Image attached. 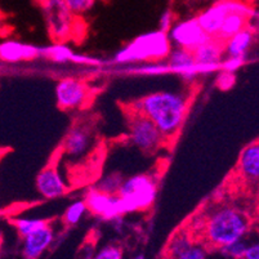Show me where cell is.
I'll list each match as a JSON object with an SVG mask.
<instances>
[{"label":"cell","mask_w":259,"mask_h":259,"mask_svg":"<svg viewBox=\"0 0 259 259\" xmlns=\"http://www.w3.org/2000/svg\"><path fill=\"white\" fill-rule=\"evenodd\" d=\"M137 112L147 117L164 136L176 133L187 114V100L171 92L148 94L137 102Z\"/></svg>","instance_id":"cell-1"},{"label":"cell","mask_w":259,"mask_h":259,"mask_svg":"<svg viewBox=\"0 0 259 259\" xmlns=\"http://www.w3.org/2000/svg\"><path fill=\"white\" fill-rule=\"evenodd\" d=\"M249 231V221L244 213L234 208H222L211 214L205 225V236L213 246L222 248L244 239Z\"/></svg>","instance_id":"cell-2"},{"label":"cell","mask_w":259,"mask_h":259,"mask_svg":"<svg viewBox=\"0 0 259 259\" xmlns=\"http://www.w3.org/2000/svg\"><path fill=\"white\" fill-rule=\"evenodd\" d=\"M170 51L168 35L157 30L136 37L116 54L115 61L119 63L159 61L168 57Z\"/></svg>","instance_id":"cell-3"},{"label":"cell","mask_w":259,"mask_h":259,"mask_svg":"<svg viewBox=\"0 0 259 259\" xmlns=\"http://www.w3.org/2000/svg\"><path fill=\"white\" fill-rule=\"evenodd\" d=\"M156 183L147 174L131 177L124 181L119 190L120 202H121L122 213L145 210L154 204L156 199Z\"/></svg>","instance_id":"cell-4"},{"label":"cell","mask_w":259,"mask_h":259,"mask_svg":"<svg viewBox=\"0 0 259 259\" xmlns=\"http://www.w3.org/2000/svg\"><path fill=\"white\" fill-rule=\"evenodd\" d=\"M168 34L169 40L177 44L178 48L190 52H194L200 46L213 39L202 31L196 18H191V20L176 23Z\"/></svg>","instance_id":"cell-5"},{"label":"cell","mask_w":259,"mask_h":259,"mask_svg":"<svg viewBox=\"0 0 259 259\" xmlns=\"http://www.w3.org/2000/svg\"><path fill=\"white\" fill-rule=\"evenodd\" d=\"M129 129H131V138L134 145L145 152L155 151L164 138L156 126L141 114H137L131 120Z\"/></svg>","instance_id":"cell-6"},{"label":"cell","mask_w":259,"mask_h":259,"mask_svg":"<svg viewBox=\"0 0 259 259\" xmlns=\"http://www.w3.org/2000/svg\"><path fill=\"white\" fill-rule=\"evenodd\" d=\"M87 206V210L92 211L96 215L101 217L106 221H112L122 215L121 202L119 196H112L105 192H101L97 188H91L83 200Z\"/></svg>","instance_id":"cell-7"},{"label":"cell","mask_w":259,"mask_h":259,"mask_svg":"<svg viewBox=\"0 0 259 259\" xmlns=\"http://www.w3.org/2000/svg\"><path fill=\"white\" fill-rule=\"evenodd\" d=\"M88 87L84 81L74 77H66L58 81L56 97L61 108L71 110L83 106L88 98Z\"/></svg>","instance_id":"cell-8"},{"label":"cell","mask_w":259,"mask_h":259,"mask_svg":"<svg viewBox=\"0 0 259 259\" xmlns=\"http://www.w3.org/2000/svg\"><path fill=\"white\" fill-rule=\"evenodd\" d=\"M244 7V4L235 3V2H220V3L213 4L210 8L202 12L196 20L202 31L205 32L208 36L213 37L218 35L223 21L231 12L239 11Z\"/></svg>","instance_id":"cell-9"},{"label":"cell","mask_w":259,"mask_h":259,"mask_svg":"<svg viewBox=\"0 0 259 259\" xmlns=\"http://www.w3.org/2000/svg\"><path fill=\"white\" fill-rule=\"evenodd\" d=\"M223 49H225V47L221 44L220 40L210 39L205 44H202L192 52L195 63L201 67L202 74L221 70Z\"/></svg>","instance_id":"cell-10"},{"label":"cell","mask_w":259,"mask_h":259,"mask_svg":"<svg viewBox=\"0 0 259 259\" xmlns=\"http://www.w3.org/2000/svg\"><path fill=\"white\" fill-rule=\"evenodd\" d=\"M168 58L169 71L180 72L185 79H192L196 75L202 74L201 67L195 63L192 52L181 48L174 49L170 51Z\"/></svg>","instance_id":"cell-11"},{"label":"cell","mask_w":259,"mask_h":259,"mask_svg":"<svg viewBox=\"0 0 259 259\" xmlns=\"http://www.w3.org/2000/svg\"><path fill=\"white\" fill-rule=\"evenodd\" d=\"M36 188L46 199H56L66 192V186L58 174L57 169L48 166L43 169L36 177Z\"/></svg>","instance_id":"cell-12"},{"label":"cell","mask_w":259,"mask_h":259,"mask_svg":"<svg viewBox=\"0 0 259 259\" xmlns=\"http://www.w3.org/2000/svg\"><path fill=\"white\" fill-rule=\"evenodd\" d=\"M53 236V228L47 226L34 234L23 237L22 254L25 259H39L52 244Z\"/></svg>","instance_id":"cell-13"},{"label":"cell","mask_w":259,"mask_h":259,"mask_svg":"<svg viewBox=\"0 0 259 259\" xmlns=\"http://www.w3.org/2000/svg\"><path fill=\"white\" fill-rule=\"evenodd\" d=\"M251 16V9L249 7L245 6L244 8L239 9V11L231 12L230 15L225 18L222 26H221L220 32L215 36L217 40H222V41H227L231 36H234L235 34L240 32L246 27V21Z\"/></svg>","instance_id":"cell-14"},{"label":"cell","mask_w":259,"mask_h":259,"mask_svg":"<svg viewBox=\"0 0 259 259\" xmlns=\"http://www.w3.org/2000/svg\"><path fill=\"white\" fill-rule=\"evenodd\" d=\"M40 51L32 46L18 43V41H4L0 44V58L6 62H20L23 60H32Z\"/></svg>","instance_id":"cell-15"},{"label":"cell","mask_w":259,"mask_h":259,"mask_svg":"<svg viewBox=\"0 0 259 259\" xmlns=\"http://www.w3.org/2000/svg\"><path fill=\"white\" fill-rule=\"evenodd\" d=\"M254 40L253 31L248 27H245L240 32L235 34L234 36H231L230 39L226 41V51L228 53L230 58H242L244 60L245 53L250 48L251 43Z\"/></svg>","instance_id":"cell-16"},{"label":"cell","mask_w":259,"mask_h":259,"mask_svg":"<svg viewBox=\"0 0 259 259\" xmlns=\"http://www.w3.org/2000/svg\"><path fill=\"white\" fill-rule=\"evenodd\" d=\"M240 170L248 180H258L259 177V146H248L240 155Z\"/></svg>","instance_id":"cell-17"},{"label":"cell","mask_w":259,"mask_h":259,"mask_svg":"<svg viewBox=\"0 0 259 259\" xmlns=\"http://www.w3.org/2000/svg\"><path fill=\"white\" fill-rule=\"evenodd\" d=\"M89 133L85 129L74 128L66 137L65 143V152L71 155V156H80L87 151L89 146Z\"/></svg>","instance_id":"cell-18"},{"label":"cell","mask_w":259,"mask_h":259,"mask_svg":"<svg viewBox=\"0 0 259 259\" xmlns=\"http://www.w3.org/2000/svg\"><path fill=\"white\" fill-rule=\"evenodd\" d=\"M49 226L48 220H27V218H20L15 221V227L22 235L23 237L34 234L36 231Z\"/></svg>","instance_id":"cell-19"},{"label":"cell","mask_w":259,"mask_h":259,"mask_svg":"<svg viewBox=\"0 0 259 259\" xmlns=\"http://www.w3.org/2000/svg\"><path fill=\"white\" fill-rule=\"evenodd\" d=\"M122 178L120 174L112 173L106 176L105 178L100 181V182L96 185V188L101 192H105L107 195H112V196H116L119 194V190L122 185Z\"/></svg>","instance_id":"cell-20"},{"label":"cell","mask_w":259,"mask_h":259,"mask_svg":"<svg viewBox=\"0 0 259 259\" xmlns=\"http://www.w3.org/2000/svg\"><path fill=\"white\" fill-rule=\"evenodd\" d=\"M192 245H194V242H192V240H191L190 235L187 234L177 235V236L173 237L170 244H169V248H168L169 258L170 259L178 258L181 254L185 253V251L187 250V249H190Z\"/></svg>","instance_id":"cell-21"},{"label":"cell","mask_w":259,"mask_h":259,"mask_svg":"<svg viewBox=\"0 0 259 259\" xmlns=\"http://www.w3.org/2000/svg\"><path fill=\"white\" fill-rule=\"evenodd\" d=\"M87 211V206L84 204L83 200L72 202L69 208L66 209L65 214H63V221L67 226H74L80 222V220L83 218L84 213Z\"/></svg>","instance_id":"cell-22"},{"label":"cell","mask_w":259,"mask_h":259,"mask_svg":"<svg viewBox=\"0 0 259 259\" xmlns=\"http://www.w3.org/2000/svg\"><path fill=\"white\" fill-rule=\"evenodd\" d=\"M248 248V245L244 240H239V241H235L232 244H228L226 246H222L221 248V253L223 254L227 258H232V259H242L244 256L245 250Z\"/></svg>","instance_id":"cell-23"},{"label":"cell","mask_w":259,"mask_h":259,"mask_svg":"<svg viewBox=\"0 0 259 259\" xmlns=\"http://www.w3.org/2000/svg\"><path fill=\"white\" fill-rule=\"evenodd\" d=\"M47 54L56 62H65V61H69L70 58H72L71 51L65 46L52 47L47 51Z\"/></svg>","instance_id":"cell-24"},{"label":"cell","mask_w":259,"mask_h":259,"mask_svg":"<svg viewBox=\"0 0 259 259\" xmlns=\"http://www.w3.org/2000/svg\"><path fill=\"white\" fill-rule=\"evenodd\" d=\"M93 4V0H67L65 2L67 11L72 12V13H83V12L89 11Z\"/></svg>","instance_id":"cell-25"},{"label":"cell","mask_w":259,"mask_h":259,"mask_svg":"<svg viewBox=\"0 0 259 259\" xmlns=\"http://www.w3.org/2000/svg\"><path fill=\"white\" fill-rule=\"evenodd\" d=\"M93 259H122V250L116 245H108L98 251Z\"/></svg>","instance_id":"cell-26"},{"label":"cell","mask_w":259,"mask_h":259,"mask_svg":"<svg viewBox=\"0 0 259 259\" xmlns=\"http://www.w3.org/2000/svg\"><path fill=\"white\" fill-rule=\"evenodd\" d=\"M176 259H206V251L202 246L194 244Z\"/></svg>","instance_id":"cell-27"},{"label":"cell","mask_w":259,"mask_h":259,"mask_svg":"<svg viewBox=\"0 0 259 259\" xmlns=\"http://www.w3.org/2000/svg\"><path fill=\"white\" fill-rule=\"evenodd\" d=\"M173 21H174L173 11H171V9H166V11L161 15V18H160L159 31L168 35V32L170 31V29L173 27Z\"/></svg>","instance_id":"cell-28"},{"label":"cell","mask_w":259,"mask_h":259,"mask_svg":"<svg viewBox=\"0 0 259 259\" xmlns=\"http://www.w3.org/2000/svg\"><path fill=\"white\" fill-rule=\"evenodd\" d=\"M244 63V60L242 58H230L226 60L225 62L221 63V70L226 72H231V74H234V71H236L239 69L240 66Z\"/></svg>","instance_id":"cell-29"},{"label":"cell","mask_w":259,"mask_h":259,"mask_svg":"<svg viewBox=\"0 0 259 259\" xmlns=\"http://www.w3.org/2000/svg\"><path fill=\"white\" fill-rule=\"evenodd\" d=\"M235 84V76L234 74H231V72H226L222 71L221 75L217 79V85L220 87L221 89H228Z\"/></svg>","instance_id":"cell-30"},{"label":"cell","mask_w":259,"mask_h":259,"mask_svg":"<svg viewBox=\"0 0 259 259\" xmlns=\"http://www.w3.org/2000/svg\"><path fill=\"white\" fill-rule=\"evenodd\" d=\"M140 72H143V74H151V75H156V74H162V72L169 71L168 65H148L146 67H141Z\"/></svg>","instance_id":"cell-31"},{"label":"cell","mask_w":259,"mask_h":259,"mask_svg":"<svg viewBox=\"0 0 259 259\" xmlns=\"http://www.w3.org/2000/svg\"><path fill=\"white\" fill-rule=\"evenodd\" d=\"M242 259H259V245L253 244L246 248Z\"/></svg>","instance_id":"cell-32"},{"label":"cell","mask_w":259,"mask_h":259,"mask_svg":"<svg viewBox=\"0 0 259 259\" xmlns=\"http://www.w3.org/2000/svg\"><path fill=\"white\" fill-rule=\"evenodd\" d=\"M2 23H3V12L0 11V27H2Z\"/></svg>","instance_id":"cell-33"},{"label":"cell","mask_w":259,"mask_h":259,"mask_svg":"<svg viewBox=\"0 0 259 259\" xmlns=\"http://www.w3.org/2000/svg\"><path fill=\"white\" fill-rule=\"evenodd\" d=\"M134 259H145V255H143V254H140V255H137Z\"/></svg>","instance_id":"cell-34"},{"label":"cell","mask_w":259,"mask_h":259,"mask_svg":"<svg viewBox=\"0 0 259 259\" xmlns=\"http://www.w3.org/2000/svg\"><path fill=\"white\" fill-rule=\"evenodd\" d=\"M0 245H2V237H0Z\"/></svg>","instance_id":"cell-35"}]
</instances>
